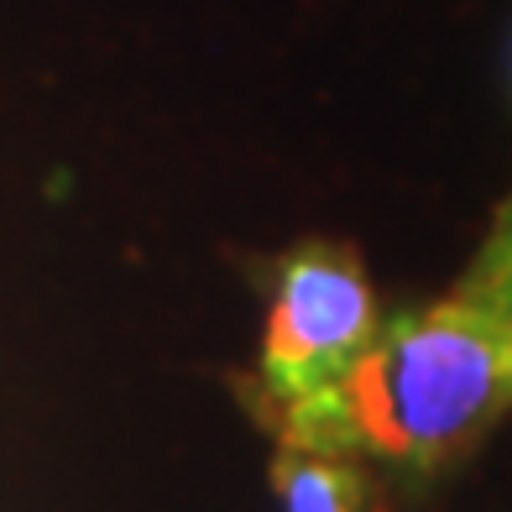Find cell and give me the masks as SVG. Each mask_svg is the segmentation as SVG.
Returning <instances> with one entry per match:
<instances>
[{"instance_id":"1","label":"cell","mask_w":512,"mask_h":512,"mask_svg":"<svg viewBox=\"0 0 512 512\" xmlns=\"http://www.w3.org/2000/svg\"><path fill=\"white\" fill-rule=\"evenodd\" d=\"M512 408V324L471 267L445 298L382 319L335 392L272 429L277 445L335 450L434 476Z\"/></svg>"},{"instance_id":"2","label":"cell","mask_w":512,"mask_h":512,"mask_svg":"<svg viewBox=\"0 0 512 512\" xmlns=\"http://www.w3.org/2000/svg\"><path fill=\"white\" fill-rule=\"evenodd\" d=\"M382 314L361 256L340 241H304L272 267L256 371L241 382L246 413L267 434L335 392L377 340Z\"/></svg>"},{"instance_id":"3","label":"cell","mask_w":512,"mask_h":512,"mask_svg":"<svg viewBox=\"0 0 512 512\" xmlns=\"http://www.w3.org/2000/svg\"><path fill=\"white\" fill-rule=\"evenodd\" d=\"M272 492L283 512H366V471L356 455L277 445Z\"/></svg>"},{"instance_id":"4","label":"cell","mask_w":512,"mask_h":512,"mask_svg":"<svg viewBox=\"0 0 512 512\" xmlns=\"http://www.w3.org/2000/svg\"><path fill=\"white\" fill-rule=\"evenodd\" d=\"M471 267L486 277V288L497 293V304H502V314H507V324H512V209L497 220L492 241L481 246V256H476Z\"/></svg>"}]
</instances>
